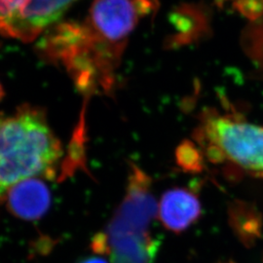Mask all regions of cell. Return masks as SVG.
I'll return each instance as SVG.
<instances>
[{"mask_svg": "<svg viewBox=\"0 0 263 263\" xmlns=\"http://www.w3.org/2000/svg\"><path fill=\"white\" fill-rule=\"evenodd\" d=\"M154 4L153 0H94L83 20L49 28L41 50L66 67L83 93L108 94L130 35Z\"/></svg>", "mask_w": 263, "mask_h": 263, "instance_id": "1", "label": "cell"}, {"mask_svg": "<svg viewBox=\"0 0 263 263\" xmlns=\"http://www.w3.org/2000/svg\"><path fill=\"white\" fill-rule=\"evenodd\" d=\"M79 263H108L105 259L102 257H97V256H92V257H88L85 258L82 261Z\"/></svg>", "mask_w": 263, "mask_h": 263, "instance_id": "9", "label": "cell"}, {"mask_svg": "<svg viewBox=\"0 0 263 263\" xmlns=\"http://www.w3.org/2000/svg\"><path fill=\"white\" fill-rule=\"evenodd\" d=\"M78 0H0V34L31 42Z\"/></svg>", "mask_w": 263, "mask_h": 263, "instance_id": "5", "label": "cell"}, {"mask_svg": "<svg viewBox=\"0 0 263 263\" xmlns=\"http://www.w3.org/2000/svg\"><path fill=\"white\" fill-rule=\"evenodd\" d=\"M201 211V203L196 194L186 188L176 187L163 194L158 214L165 228L179 233L197 221Z\"/></svg>", "mask_w": 263, "mask_h": 263, "instance_id": "7", "label": "cell"}, {"mask_svg": "<svg viewBox=\"0 0 263 263\" xmlns=\"http://www.w3.org/2000/svg\"><path fill=\"white\" fill-rule=\"evenodd\" d=\"M179 162L183 168L198 170L201 164L197 147L193 144H183L178 153Z\"/></svg>", "mask_w": 263, "mask_h": 263, "instance_id": "8", "label": "cell"}, {"mask_svg": "<svg viewBox=\"0 0 263 263\" xmlns=\"http://www.w3.org/2000/svg\"><path fill=\"white\" fill-rule=\"evenodd\" d=\"M157 214L151 179L133 165L126 195L110 223L93 240L98 254H109L115 263H148L156 253L151 224Z\"/></svg>", "mask_w": 263, "mask_h": 263, "instance_id": "3", "label": "cell"}, {"mask_svg": "<svg viewBox=\"0 0 263 263\" xmlns=\"http://www.w3.org/2000/svg\"><path fill=\"white\" fill-rule=\"evenodd\" d=\"M4 200L14 216L24 220H36L51 206V192L42 179L30 178L11 186Z\"/></svg>", "mask_w": 263, "mask_h": 263, "instance_id": "6", "label": "cell"}, {"mask_svg": "<svg viewBox=\"0 0 263 263\" xmlns=\"http://www.w3.org/2000/svg\"><path fill=\"white\" fill-rule=\"evenodd\" d=\"M207 159L263 179V127L237 113L207 109L201 114L195 137Z\"/></svg>", "mask_w": 263, "mask_h": 263, "instance_id": "4", "label": "cell"}, {"mask_svg": "<svg viewBox=\"0 0 263 263\" xmlns=\"http://www.w3.org/2000/svg\"><path fill=\"white\" fill-rule=\"evenodd\" d=\"M62 156L61 142L40 109L26 105L0 116V200L24 179L55 176Z\"/></svg>", "mask_w": 263, "mask_h": 263, "instance_id": "2", "label": "cell"}]
</instances>
